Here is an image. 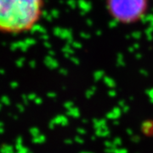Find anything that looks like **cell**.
Wrapping results in <instances>:
<instances>
[{
  "mask_svg": "<svg viewBox=\"0 0 153 153\" xmlns=\"http://www.w3.org/2000/svg\"><path fill=\"white\" fill-rule=\"evenodd\" d=\"M105 10L117 23L134 25L147 16L150 0H105Z\"/></svg>",
  "mask_w": 153,
  "mask_h": 153,
  "instance_id": "obj_2",
  "label": "cell"
},
{
  "mask_svg": "<svg viewBox=\"0 0 153 153\" xmlns=\"http://www.w3.org/2000/svg\"><path fill=\"white\" fill-rule=\"evenodd\" d=\"M45 0H0V34L30 33L44 16Z\"/></svg>",
  "mask_w": 153,
  "mask_h": 153,
  "instance_id": "obj_1",
  "label": "cell"
}]
</instances>
